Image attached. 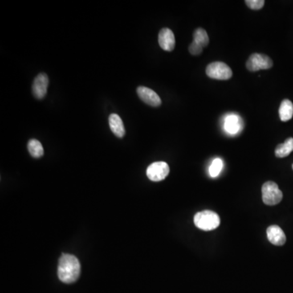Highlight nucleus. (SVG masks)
Listing matches in <instances>:
<instances>
[{"instance_id":"1","label":"nucleus","mask_w":293,"mask_h":293,"mask_svg":"<svg viewBox=\"0 0 293 293\" xmlns=\"http://www.w3.org/2000/svg\"><path fill=\"white\" fill-rule=\"evenodd\" d=\"M81 265L75 256L62 254L58 265V277L65 283H73L80 276Z\"/></svg>"},{"instance_id":"2","label":"nucleus","mask_w":293,"mask_h":293,"mask_svg":"<svg viewBox=\"0 0 293 293\" xmlns=\"http://www.w3.org/2000/svg\"><path fill=\"white\" fill-rule=\"evenodd\" d=\"M220 222L219 216L213 211H201L196 213L194 217V223L196 227L205 231L215 230L219 226Z\"/></svg>"},{"instance_id":"3","label":"nucleus","mask_w":293,"mask_h":293,"mask_svg":"<svg viewBox=\"0 0 293 293\" xmlns=\"http://www.w3.org/2000/svg\"><path fill=\"white\" fill-rule=\"evenodd\" d=\"M262 201L267 205H278L283 199V193L274 182L268 181L262 186Z\"/></svg>"},{"instance_id":"4","label":"nucleus","mask_w":293,"mask_h":293,"mask_svg":"<svg viewBox=\"0 0 293 293\" xmlns=\"http://www.w3.org/2000/svg\"><path fill=\"white\" fill-rule=\"evenodd\" d=\"M207 76L217 80H228L233 75L231 69L224 62H216L207 66Z\"/></svg>"},{"instance_id":"5","label":"nucleus","mask_w":293,"mask_h":293,"mask_svg":"<svg viewBox=\"0 0 293 293\" xmlns=\"http://www.w3.org/2000/svg\"><path fill=\"white\" fill-rule=\"evenodd\" d=\"M272 66V60L268 55L259 53L252 54L246 62V67L251 72H256L261 70H269Z\"/></svg>"},{"instance_id":"6","label":"nucleus","mask_w":293,"mask_h":293,"mask_svg":"<svg viewBox=\"0 0 293 293\" xmlns=\"http://www.w3.org/2000/svg\"><path fill=\"white\" fill-rule=\"evenodd\" d=\"M146 173L151 181H162L169 175V165L164 161L152 163L148 167Z\"/></svg>"},{"instance_id":"7","label":"nucleus","mask_w":293,"mask_h":293,"mask_svg":"<svg viewBox=\"0 0 293 293\" xmlns=\"http://www.w3.org/2000/svg\"><path fill=\"white\" fill-rule=\"evenodd\" d=\"M49 85L48 77L44 73L38 74L34 78V83L32 86V91L34 97L38 99H42L46 96L47 92V87Z\"/></svg>"},{"instance_id":"8","label":"nucleus","mask_w":293,"mask_h":293,"mask_svg":"<svg viewBox=\"0 0 293 293\" xmlns=\"http://www.w3.org/2000/svg\"><path fill=\"white\" fill-rule=\"evenodd\" d=\"M137 94L142 101L152 107H159L161 104V99L152 89L146 87H139Z\"/></svg>"},{"instance_id":"9","label":"nucleus","mask_w":293,"mask_h":293,"mask_svg":"<svg viewBox=\"0 0 293 293\" xmlns=\"http://www.w3.org/2000/svg\"><path fill=\"white\" fill-rule=\"evenodd\" d=\"M158 42L164 51H173L175 46V38L173 31L168 28L160 30L158 35Z\"/></svg>"},{"instance_id":"10","label":"nucleus","mask_w":293,"mask_h":293,"mask_svg":"<svg viewBox=\"0 0 293 293\" xmlns=\"http://www.w3.org/2000/svg\"><path fill=\"white\" fill-rule=\"evenodd\" d=\"M267 238L272 245L282 246L286 243V236L280 227L276 225L269 226L266 230Z\"/></svg>"},{"instance_id":"11","label":"nucleus","mask_w":293,"mask_h":293,"mask_svg":"<svg viewBox=\"0 0 293 293\" xmlns=\"http://www.w3.org/2000/svg\"><path fill=\"white\" fill-rule=\"evenodd\" d=\"M108 122H109L110 129H111L112 133L116 135V137H124L126 130H125L123 120L120 116L116 113L111 114L109 119H108Z\"/></svg>"},{"instance_id":"12","label":"nucleus","mask_w":293,"mask_h":293,"mask_svg":"<svg viewBox=\"0 0 293 293\" xmlns=\"http://www.w3.org/2000/svg\"><path fill=\"white\" fill-rule=\"evenodd\" d=\"M243 127L242 119L237 115H229L225 120V130L227 133L235 135L241 131Z\"/></svg>"},{"instance_id":"13","label":"nucleus","mask_w":293,"mask_h":293,"mask_svg":"<svg viewBox=\"0 0 293 293\" xmlns=\"http://www.w3.org/2000/svg\"><path fill=\"white\" fill-rule=\"evenodd\" d=\"M278 113L282 122L291 120L293 116V103L289 99H283L279 107Z\"/></svg>"},{"instance_id":"14","label":"nucleus","mask_w":293,"mask_h":293,"mask_svg":"<svg viewBox=\"0 0 293 293\" xmlns=\"http://www.w3.org/2000/svg\"><path fill=\"white\" fill-rule=\"evenodd\" d=\"M293 151V138L286 139L283 144H278L275 149V156L278 158H283L288 156Z\"/></svg>"},{"instance_id":"15","label":"nucleus","mask_w":293,"mask_h":293,"mask_svg":"<svg viewBox=\"0 0 293 293\" xmlns=\"http://www.w3.org/2000/svg\"><path fill=\"white\" fill-rule=\"evenodd\" d=\"M28 151L34 158H40L44 154V150L40 142L37 139H30L28 142Z\"/></svg>"},{"instance_id":"16","label":"nucleus","mask_w":293,"mask_h":293,"mask_svg":"<svg viewBox=\"0 0 293 293\" xmlns=\"http://www.w3.org/2000/svg\"><path fill=\"white\" fill-rule=\"evenodd\" d=\"M193 42L202 46L203 48L205 46H208L209 42V36L207 32L202 28H199L193 34Z\"/></svg>"},{"instance_id":"17","label":"nucleus","mask_w":293,"mask_h":293,"mask_svg":"<svg viewBox=\"0 0 293 293\" xmlns=\"http://www.w3.org/2000/svg\"><path fill=\"white\" fill-rule=\"evenodd\" d=\"M222 166H223V163L221 159H214L209 167V174H210L211 177H217L221 173Z\"/></svg>"},{"instance_id":"18","label":"nucleus","mask_w":293,"mask_h":293,"mask_svg":"<svg viewBox=\"0 0 293 293\" xmlns=\"http://www.w3.org/2000/svg\"><path fill=\"white\" fill-rule=\"evenodd\" d=\"M245 4L249 9L253 10H260L263 8L265 1L264 0H246Z\"/></svg>"},{"instance_id":"19","label":"nucleus","mask_w":293,"mask_h":293,"mask_svg":"<svg viewBox=\"0 0 293 293\" xmlns=\"http://www.w3.org/2000/svg\"><path fill=\"white\" fill-rule=\"evenodd\" d=\"M188 50H189V52L193 55H198L201 54L203 51V47L200 45L197 44L195 42H192L191 43L190 46L188 47Z\"/></svg>"},{"instance_id":"20","label":"nucleus","mask_w":293,"mask_h":293,"mask_svg":"<svg viewBox=\"0 0 293 293\" xmlns=\"http://www.w3.org/2000/svg\"><path fill=\"white\" fill-rule=\"evenodd\" d=\"M292 169H293V165H292Z\"/></svg>"}]
</instances>
